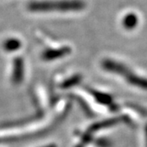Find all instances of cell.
Wrapping results in <instances>:
<instances>
[{
  "mask_svg": "<svg viewBox=\"0 0 147 147\" xmlns=\"http://www.w3.org/2000/svg\"><path fill=\"white\" fill-rule=\"evenodd\" d=\"M3 47L6 51H15L21 47V41L15 38H7L3 42Z\"/></svg>",
  "mask_w": 147,
  "mask_h": 147,
  "instance_id": "4",
  "label": "cell"
},
{
  "mask_svg": "<svg viewBox=\"0 0 147 147\" xmlns=\"http://www.w3.org/2000/svg\"><path fill=\"white\" fill-rule=\"evenodd\" d=\"M146 143H147V125L146 127Z\"/></svg>",
  "mask_w": 147,
  "mask_h": 147,
  "instance_id": "8",
  "label": "cell"
},
{
  "mask_svg": "<svg viewBox=\"0 0 147 147\" xmlns=\"http://www.w3.org/2000/svg\"><path fill=\"white\" fill-rule=\"evenodd\" d=\"M86 7L83 0H40L28 3L27 8L32 12H77Z\"/></svg>",
  "mask_w": 147,
  "mask_h": 147,
  "instance_id": "1",
  "label": "cell"
},
{
  "mask_svg": "<svg viewBox=\"0 0 147 147\" xmlns=\"http://www.w3.org/2000/svg\"><path fill=\"white\" fill-rule=\"evenodd\" d=\"M94 96L96 98V100L101 104H105V105H110V106L113 105V99H112V96H110V95L96 92L94 93Z\"/></svg>",
  "mask_w": 147,
  "mask_h": 147,
  "instance_id": "6",
  "label": "cell"
},
{
  "mask_svg": "<svg viewBox=\"0 0 147 147\" xmlns=\"http://www.w3.org/2000/svg\"><path fill=\"white\" fill-rule=\"evenodd\" d=\"M137 16L134 14H128L123 17V26L127 29H132L136 27V25L137 23Z\"/></svg>",
  "mask_w": 147,
  "mask_h": 147,
  "instance_id": "5",
  "label": "cell"
},
{
  "mask_svg": "<svg viewBox=\"0 0 147 147\" xmlns=\"http://www.w3.org/2000/svg\"><path fill=\"white\" fill-rule=\"evenodd\" d=\"M71 50L70 48L67 46H63V47L56 48V49H49L47 51H45L42 54V57L44 60H54L55 58L61 57L64 56H66L69 53Z\"/></svg>",
  "mask_w": 147,
  "mask_h": 147,
  "instance_id": "3",
  "label": "cell"
},
{
  "mask_svg": "<svg viewBox=\"0 0 147 147\" xmlns=\"http://www.w3.org/2000/svg\"><path fill=\"white\" fill-rule=\"evenodd\" d=\"M102 67L112 73L123 77L129 84L142 89L147 90V79L135 74L126 65L114 60H104Z\"/></svg>",
  "mask_w": 147,
  "mask_h": 147,
  "instance_id": "2",
  "label": "cell"
},
{
  "mask_svg": "<svg viewBox=\"0 0 147 147\" xmlns=\"http://www.w3.org/2000/svg\"><path fill=\"white\" fill-rule=\"evenodd\" d=\"M98 146L100 147H110L111 146V142L106 139H102L98 142Z\"/></svg>",
  "mask_w": 147,
  "mask_h": 147,
  "instance_id": "7",
  "label": "cell"
}]
</instances>
